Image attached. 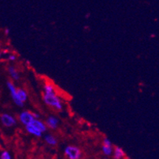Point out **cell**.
<instances>
[{
  "label": "cell",
  "mask_w": 159,
  "mask_h": 159,
  "mask_svg": "<svg viewBox=\"0 0 159 159\" xmlns=\"http://www.w3.org/2000/svg\"><path fill=\"white\" fill-rule=\"evenodd\" d=\"M25 127H26L27 131L29 133H30V134H32V135H36L37 137H40L42 135V132L39 129H37L33 124H27V125H25Z\"/></svg>",
  "instance_id": "8992f818"
},
{
  "label": "cell",
  "mask_w": 159,
  "mask_h": 159,
  "mask_svg": "<svg viewBox=\"0 0 159 159\" xmlns=\"http://www.w3.org/2000/svg\"><path fill=\"white\" fill-rule=\"evenodd\" d=\"M7 86H8L10 91H11V97H12L13 100H14V102H15L16 105H18V106H20V107H22L23 105H24V104H23L24 102H21V100L19 99V98H18V94H17V89H16L15 86H14V85H13L12 83L10 82H7Z\"/></svg>",
  "instance_id": "3957f363"
},
{
  "label": "cell",
  "mask_w": 159,
  "mask_h": 159,
  "mask_svg": "<svg viewBox=\"0 0 159 159\" xmlns=\"http://www.w3.org/2000/svg\"><path fill=\"white\" fill-rule=\"evenodd\" d=\"M2 124L6 127H12L16 124V120L14 117L8 114H3L1 116Z\"/></svg>",
  "instance_id": "5b68a950"
},
{
  "label": "cell",
  "mask_w": 159,
  "mask_h": 159,
  "mask_svg": "<svg viewBox=\"0 0 159 159\" xmlns=\"http://www.w3.org/2000/svg\"><path fill=\"white\" fill-rule=\"evenodd\" d=\"M17 94L22 102H25L27 100V93L23 89H17Z\"/></svg>",
  "instance_id": "30bf717a"
},
{
  "label": "cell",
  "mask_w": 159,
  "mask_h": 159,
  "mask_svg": "<svg viewBox=\"0 0 159 159\" xmlns=\"http://www.w3.org/2000/svg\"><path fill=\"white\" fill-rule=\"evenodd\" d=\"M125 154L124 151L120 148V147H116L114 150V157L116 159H120L124 157Z\"/></svg>",
  "instance_id": "9c48e42d"
},
{
  "label": "cell",
  "mask_w": 159,
  "mask_h": 159,
  "mask_svg": "<svg viewBox=\"0 0 159 159\" xmlns=\"http://www.w3.org/2000/svg\"><path fill=\"white\" fill-rule=\"evenodd\" d=\"M9 33H10V30H9V29H6V30H5V33H6V34H9Z\"/></svg>",
  "instance_id": "d6986e66"
},
{
  "label": "cell",
  "mask_w": 159,
  "mask_h": 159,
  "mask_svg": "<svg viewBox=\"0 0 159 159\" xmlns=\"http://www.w3.org/2000/svg\"><path fill=\"white\" fill-rule=\"evenodd\" d=\"M9 60H11V61H14V60H16V56H14V55H11L9 56Z\"/></svg>",
  "instance_id": "e0dca14e"
},
{
  "label": "cell",
  "mask_w": 159,
  "mask_h": 159,
  "mask_svg": "<svg viewBox=\"0 0 159 159\" xmlns=\"http://www.w3.org/2000/svg\"><path fill=\"white\" fill-rule=\"evenodd\" d=\"M0 56H1V53H0Z\"/></svg>",
  "instance_id": "ffe728a7"
},
{
  "label": "cell",
  "mask_w": 159,
  "mask_h": 159,
  "mask_svg": "<svg viewBox=\"0 0 159 159\" xmlns=\"http://www.w3.org/2000/svg\"><path fill=\"white\" fill-rule=\"evenodd\" d=\"M102 150H103V153L106 156H110L112 153V146H105L104 145L102 147Z\"/></svg>",
  "instance_id": "4fadbf2b"
},
{
  "label": "cell",
  "mask_w": 159,
  "mask_h": 159,
  "mask_svg": "<svg viewBox=\"0 0 159 159\" xmlns=\"http://www.w3.org/2000/svg\"><path fill=\"white\" fill-rule=\"evenodd\" d=\"M20 120L25 125H27V124H31L32 121L34 120V117H33V113L30 112H23L20 114Z\"/></svg>",
  "instance_id": "277c9868"
},
{
  "label": "cell",
  "mask_w": 159,
  "mask_h": 159,
  "mask_svg": "<svg viewBox=\"0 0 159 159\" xmlns=\"http://www.w3.org/2000/svg\"><path fill=\"white\" fill-rule=\"evenodd\" d=\"M44 92H45V93H48V94L55 93L54 87L50 84L45 85V86H44Z\"/></svg>",
  "instance_id": "5bb4252c"
},
{
  "label": "cell",
  "mask_w": 159,
  "mask_h": 159,
  "mask_svg": "<svg viewBox=\"0 0 159 159\" xmlns=\"http://www.w3.org/2000/svg\"><path fill=\"white\" fill-rule=\"evenodd\" d=\"M104 145L112 146V143H111L110 140L108 139H104Z\"/></svg>",
  "instance_id": "2e32d148"
},
{
  "label": "cell",
  "mask_w": 159,
  "mask_h": 159,
  "mask_svg": "<svg viewBox=\"0 0 159 159\" xmlns=\"http://www.w3.org/2000/svg\"><path fill=\"white\" fill-rule=\"evenodd\" d=\"M33 117H34V118H36V119L40 117V115H39V114H37V113H33Z\"/></svg>",
  "instance_id": "ac0fdd59"
},
{
  "label": "cell",
  "mask_w": 159,
  "mask_h": 159,
  "mask_svg": "<svg viewBox=\"0 0 159 159\" xmlns=\"http://www.w3.org/2000/svg\"><path fill=\"white\" fill-rule=\"evenodd\" d=\"M59 124V120L55 116H50L47 120V125L52 129H56Z\"/></svg>",
  "instance_id": "52a82bcc"
},
{
  "label": "cell",
  "mask_w": 159,
  "mask_h": 159,
  "mask_svg": "<svg viewBox=\"0 0 159 159\" xmlns=\"http://www.w3.org/2000/svg\"><path fill=\"white\" fill-rule=\"evenodd\" d=\"M65 154L70 159H79L81 157V151L75 147H67L65 149Z\"/></svg>",
  "instance_id": "7a4b0ae2"
},
{
  "label": "cell",
  "mask_w": 159,
  "mask_h": 159,
  "mask_svg": "<svg viewBox=\"0 0 159 159\" xmlns=\"http://www.w3.org/2000/svg\"><path fill=\"white\" fill-rule=\"evenodd\" d=\"M44 140H45L46 143H47L48 144H49V145L55 146L56 143H57V141H56V139L50 135H45V137H44Z\"/></svg>",
  "instance_id": "8fae6325"
},
{
  "label": "cell",
  "mask_w": 159,
  "mask_h": 159,
  "mask_svg": "<svg viewBox=\"0 0 159 159\" xmlns=\"http://www.w3.org/2000/svg\"><path fill=\"white\" fill-rule=\"evenodd\" d=\"M9 72L13 79H15V80H18V79H19V75H18V71H17V70H16L13 66H10Z\"/></svg>",
  "instance_id": "7c38bea8"
},
{
  "label": "cell",
  "mask_w": 159,
  "mask_h": 159,
  "mask_svg": "<svg viewBox=\"0 0 159 159\" xmlns=\"http://www.w3.org/2000/svg\"><path fill=\"white\" fill-rule=\"evenodd\" d=\"M44 101L47 105H50V106L55 107L56 109L58 110H60L63 108V105H62L61 102L60 100L59 99L57 96L56 95V93H52V94H48L45 93L44 96Z\"/></svg>",
  "instance_id": "6da1fadb"
},
{
  "label": "cell",
  "mask_w": 159,
  "mask_h": 159,
  "mask_svg": "<svg viewBox=\"0 0 159 159\" xmlns=\"http://www.w3.org/2000/svg\"><path fill=\"white\" fill-rule=\"evenodd\" d=\"M31 124H33V125H34V126L37 128V129L40 130V131H41L42 133L44 132V131H46V128H46V125L42 122V121H40V120H37L34 118V120L32 121Z\"/></svg>",
  "instance_id": "ba28073f"
},
{
  "label": "cell",
  "mask_w": 159,
  "mask_h": 159,
  "mask_svg": "<svg viewBox=\"0 0 159 159\" xmlns=\"http://www.w3.org/2000/svg\"><path fill=\"white\" fill-rule=\"evenodd\" d=\"M1 158L2 159H11V156L9 153L7 151H3V152L1 154Z\"/></svg>",
  "instance_id": "9a60e30c"
}]
</instances>
